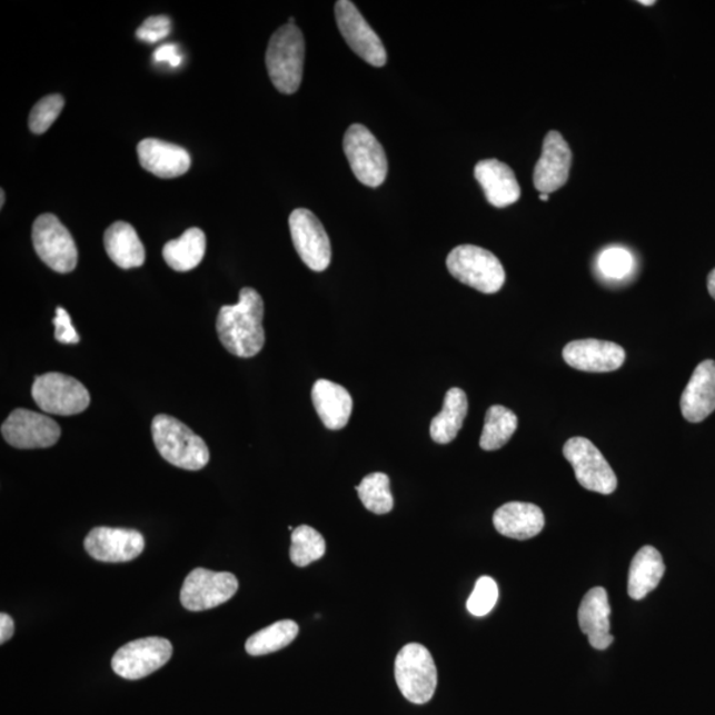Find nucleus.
I'll use <instances>...</instances> for the list:
<instances>
[{"mask_svg":"<svg viewBox=\"0 0 715 715\" xmlns=\"http://www.w3.org/2000/svg\"><path fill=\"white\" fill-rule=\"evenodd\" d=\"M54 338L62 345H78L80 336L73 328L71 316L64 308H57V316L53 318Z\"/></svg>","mask_w":715,"mask_h":715,"instance_id":"obj_36","label":"nucleus"},{"mask_svg":"<svg viewBox=\"0 0 715 715\" xmlns=\"http://www.w3.org/2000/svg\"><path fill=\"white\" fill-rule=\"evenodd\" d=\"M103 246L117 267L131 269L145 264L146 252L140 236L127 221H116L107 229Z\"/></svg>","mask_w":715,"mask_h":715,"instance_id":"obj_24","label":"nucleus"},{"mask_svg":"<svg viewBox=\"0 0 715 715\" xmlns=\"http://www.w3.org/2000/svg\"><path fill=\"white\" fill-rule=\"evenodd\" d=\"M707 289H709V294L715 300V269H713L709 277H707Z\"/></svg>","mask_w":715,"mask_h":715,"instance_id":"obj_39","label":"nucleus"},{"mask_svg":"<svg viewBox=\"0 0 715 715\" xmlns=\"http://www.w3.org/2000/svg\"><path fill=\"white\" fill-rule=\"evenodd\" d=\"M539 199L543 201H547L548 199H550V197H548V193H540Z\"/></svg>","mask_w":715,"mask_h":715,"instance_id":"obj_42","label":"nucleus"},{"mask_svg":"<svg viewBox=\"0 0 715 715\" xmlns=\"http://www.w3.org/2000/svg\"><path fill=\"white\" fill-rule=\"evenodd\" d=\"M609 616L610 606L606 589L602 587L589 589L580 603L578 619L583 634L587 635L589 644L595 649H607L614 643Z\"/></svg>","mask_w":715,"mask_h":715,"instance_id":"obj_20","label":"nucleus"},{"mask_svg":"<svg viewBox=\"0 0 715 715\" xmlns=\"http://www.w3.org/2000/svg\"><path fill=\"white\" fill-rule=\"evenodd\" d=\"M449 274L456 280L481 294H497L504 287L506 275L502 261L488 249L458 246L447 258Z\"/></svg>","mask_w":715,"mask_h":715,"instance_id":"obj_4","label":"nucleus"},{"mask_svg":"<svg viewBox=\"0 0 715 715\" xmlns=\"http://www.w3.org/2000/svg\"><path fill=\"white\" fill-rule=\"evenodd\" d=\"M326 553V543L314 527L302 525L291 533L290 559L298 567H307L321 559Z\"/></svg>","mask_w":715,"mask_h":715,"instance_id":"obj_31","label":"nucleus"},{"mask_svg":"<svg viewBox=\"0 0 715 715\" xmlns=\"http://www.w3.org/2000/svg\"><path fill=\"white\" fill-rule=\"evenodd\" d=\"M267 69L279 92L294 95L301 86L305 62L304 34L296 24L280 27L270 38Z\"/></svg>","mask_w":715,"mask_h":715,"instance_id":"obj_3","label":"nucleus"},{"mask_svg":"<svg viewBox=\"0 0 715 715\" xmlns=\"http://www.w3.org/2000/svg\"><path fill=\"white\" fill-rule=\"evenodd\" d=\"M16 630V623L12 617L7 614L0 615V643L9 642Z\"/></svg>","mask_w":715,"mask_h":715,"instance_id":"obj_38","label":"nucleus"},{"mask_svg":"<svg viewBox=\"0 0 715 715\" xmlns=\"http://www.w3.org/2000/svg\"><path fill=\"white\" fill-rule=\"evenodd\" d=\"M90 557L107 564L133 560L145 550V538L140 532L120 527H95L85 540Z\"/></svg>","mask_w":715,"mask_h":715,"instance_id":"obj_15","label":"nucleus"},{"mask_svg":"<svg viewBox=\"0 0 715 715\" xmlns=\"http://www.w3.org/2000/svg\"><path fill=\"white\" fill-rule=\"evenodd\" d=\"M298 635V626L291 620H281L249 637L246 651L251 656H264L288 647Z\"/></svg>","mask_w":715,"mask_h":715,"instance_id":"obj_29","label":"nucleus"},{"mask_svg":"<svg viewBox=\"0 0 715 715\" xmlns=\"http://www.w3.org/2000/svg\"><path fill=\"white\" fill-rule=\"evenodd\" d=\"M311 400L322 425L330 430L347 426L352 413V398L349 391L335 381L319 379L311 390Z\"/></svg>","mask_w":715,"mask_h":715,"instance_id":"obj_23","label":"nucleus"},{"mask_svg":"<svg viewBox=\"0 0 715 715\" xmlns=\"http://www.w3.org/2000/svg\"><path fill=\"white\" fill-rule=\"evenodd\" d=\"M475 177L491 206L504 208L518 201L520 187L508 165L498 159H485L476 165Z\"/></svg>","mask_w":715,"mask_h":715,"instance_id":"obj_21","label":"nucleus"},{"mask_svg":"<svg viewBox=\"0 0 715 715\" xmlns=\"http://www.w3.org/2000/svg\"><path fill=\"white\" fill-rule=\"evenodd\" d=\"M207 239L200 228L192 227L178 239L170 240L163 247V259L177 272H189L196 269L206 255Z\"/></svg>","mask_w":715,"mask_h":715,"instance_id":"obj_27","label":"nucleus"},{"mask_svg":"<svg viewBox=\"0 0 715 715\" xmlns=\"http://www.w3.org/2000/svg\"><path fill=\"white\" fill-rule=\"evenodd\" d=\"M564 359L575 370L610 373L619 370L626 363V351L614 342L579 339L565 346Z\"/></svg>","mask_w":715,"mask_h":715,"instance_id":"obj_16","label":"nucleus"},{"mask_svg":"<svg viewBox=\"0 0 715 715\" xmlns=\"http://www.w3.org/2000/svg\"><path fill=\"white\" fill-rule=\"evenodd\" d=\"M573 155L570 146L558 131L547 133L543 157L534 170V186L540 193L557 191L567 182L570 176Z\"/></svg>","mask_w":715,"mask_h":715,"instance_id":"obj_17","label":"nucleus"},{"mask_svg":"<svg viewBox=\"0 0 715 715\" xmlns=\"http://www.w3.org/2000/svg\"><path fill=\"white\" fill-rule=\"evenodd\" d=\"M684 418L691 423L704 421L715 411V363L706 359L694 370L682 401Z\"/></svg>","mask_w":715,"mask_h":715,"instance_id":"obj_19","label":"nucleus"},{"mask_svg":"<svg viewBox=\"0 0 715 715\" xmlns=\"http://www.w3.org/2000/svg\"><path fill=\"white\" fill-rule=\"evenodd\" d=\"M335 11L338 29L351 50L370 66L384 67L387 62L385 44L366 22L357 6L350 0H338Z\"/></svg>","mask_w":715,"mask_h":715,"instance_id":"obj_14","label":"nucleus"},{"mask_svg":"<svg viewBox=\"0 0 715 715\" xmlns=\"http://www.w3.org/2000/svg\"><path fill=\"white\" fill-rule=\"evenodd\" d=\"M357 491L365 508L375 515H387L394 508L390 478L380 471L366 476L358 485Z\"/></svg>","mask_w":715,"mask_h":715,"instance_id":"obj_30","label":"nucleus"},{"mask_svg":"<svg viewBox=\"0 0 715 715\" xmlns=\"http://www.w3.org/2000/svg\"><path fill=\"white\" fill-rule=\"evenodd\" d=\"M344 150L360 183L375 189L385 182L388 162L384 146L364 125L354 123L346 130Z\"/></svg>","mask_w":715,"mask_h":715,"instance_id":"obj_7","label":"nucleus"},{"mask_svg":"<svg viewBox=\"0 0 715 715\" xmlns=\"http://www.w3.org/2000/svg\"><path fill=\"white\" fill-rule=\"evenodd\" d=\"M518 427L517 415L504 406H491L485 416V425L480 439L484 450L503 448L515 435Z\"/></svg>","mask_w":715,"mask_h":715,"instance_id":"obj_28","label":"nucleus"},{"mask_svg":"<svg viewBox=\"0 0 715 715\" xmlns=\"http://www.w3.org/2000/svg\"><path fill=\"white\" fill-rule=\"evenodd\" d=\"M638 3L644 4V6H654L656 2H655V0H649V2H645V0H642V2H638Z\"/></svg>","mask_w":715,"mask_h":715,"instance_id":"obj_41","label":"nucleus"},{"mask_svg":"<svg viewBox=\"0 0 715 715\" xmlns=\"http://www.w3.org/2000/svg\"><path fill=\"white\" fill-rule=\"evenodd\" d=\"M598 268L604 279L622 281L634 274L635 258L626 248L609 247L600 252Z\"/></svg>","mask_w":715,"mask_h":715,"instance_id":"obj_32","label":"nucleus"},{"mask_svg":"<svg viewBox=\"0 0 715 715\" xmlns=\"http://www.w3.org/2000/svg\"><path fill=\"white\" fill-rule=\"evenodd\" d=\"M395 679L409 703L427 704L437 686V669L430 652L421 644H407L395 659Z\"/></svg>","mask_w":715,"mask_h":715,"instance_id":"obj_5","label":"nucleus"},{"mask_svg":"<svg viewBox=\"0 0 715 715\" xmlns=\"http://www.w3.org/2000/svg\"><path fill=\"white\" fill-rule=\"evenodd\" d=\"M468 414V398L461 388H450L444 398L439 415L430 421L429 434L437 444H449L456 439Z\"/></svg>","mask_w":715,"mask_h":715,"instance_id":"obj_26","label":"nucleus"},{"mask_svg":"<svg viewBox=\"0 0 715 715\" xmlns=\"http://www.w3.org/2000/svg\"><path fill=\"white\" fill-rule=\"evenodd\" d=\"M2 436L13 448H50L59 441L61 428L50 416L18 408L3 423Z\"/></svg>","mask_w":715,"mask_h":715,"instance_id":"obj_13","label":"nucleus"},{"mask_svg":"<svg viewBox=\"0 0 715 715\" xmlns=\"http://www.w3.org/2000/svg\"><path fill=\"white\" fill-rule=\"evenodd\" d=\"M665 565L655 547L645 546L632 560L628 576V595L634 600H642L662 582Z\"/></svg>","mask_w":715,"mask_h":715,"instance_id":"obj_25","label":"nucleus"},{"mask_svg":"<svg viewBox=\"0 0 715 715\" xmlns=\"http://www.w3.org/2000/svg\"><path fill=\"white\" fill-rule=\"evenodd\" d=\"M497 600V583L490 576H483L476 582L474 593H471L467 602V608L471 615L485 616L495 608Z\"/></svg>","mask_w":715,"mask_h":715,"instance_id":"obj_34","label":"nucleus"},{"mask_svg":"<svg viewBox=\"0 0 715 715\" xmlns=\"http://www.w3.org/2000/svg\"><path fill=\"white\" fill-rule=\"evenodd\" d=\"M171 32V20L169 17L159 16L146 19L140 29L137 30V38L145 43H158L169 37Z\"/></svg>","mask_w":715,"mask_h":715,"instance_id":"obj_35","label":"nucleus"},{"mask_svg":"<svg viewBox=\"0 0 715 715\" xmlns=\"http://www.w3.org/2000/svg\"><path fill=\"white\" fill-rule=\"evenodd\" d=\"M137 152L142 168L159 178H178L191 168V157L187 150L156 138L138 143Z\"/></svg>","mask_w":715,"mask_h":715,"instance_id":"obj_18","label":"nucleus"},{"mask_svg":"<svg viewBox=\"0 0 715 715\" xmlns=\"http://www.w3.org/2000/svg\"><path fill=\"white\" fill-rule=\"evenodd\" d=\"M34 252L54 272L71 274L78 267V247L68 228L53 213L40 215L32 227Z\"/></svg>","mask_w":715,"mask_h":715,"instance_id":"obj_6","label":"nucleus"},{"mask_svg":"<svg viewBox=\"0 0 715 715\" xmlns=\"http://www.w3.org/2000/svg\"><path fill=\"white\" fill-rule=\"evenodd\" d=\"M564 456L574 468L576 480L583 488L600 495H613L617 478L613 468L586 437H573L564 447Z\"/></svg>","mask_w":715,"mask_h":715,"instance_id":"obj_9","label":"nucleus"},{"mask_svg":"<svg viewBox=\"0 0 715 715\" xmlns=\"http://www.w3.org/2000/svg\"><path fill=\"white\" fill-rule=\"evenodd\" d=\"M66 106L64 97L51 95L37 102L31 110L29 125L33 135H43L58 120Z\"/></svg>","mask_w":715,"mask_h":715,"instance_id":"obj_33","label":"nucleus"},{"mask_svg":"<svg viewBox=\"0 0 715 715\" xmlns=\"http://www.w3.org/2000/svg\"><path fill=\"white\" fill-rule=\"evenodd\" d=\"M151 434L159 455L173 467L200 470L210 461L205 440L172 416L157 415L151 423Z\"/></svg>","mask_w":715,"mask_h":715,"instance_id":"obj_2","label":"nucleus"},{"mask_svg":"<svg viewBox=\"0 0 715 715\" xmlns=\"http://www.w3.org/2000/svg\"><path fill=\"white\" fill-rule=\"evenodd\" d=\"M4 200H6V192L4 190H0V208L4 207Z\"/></svg>","mask_w":715,"mask_h":715,"instance_id":"obj_40","label":"nucleus"},{"mask_svg":"<svg viewBox=\"0 0 715 715\" xmlns=\"http://www.w3.org/2000/svg\"><path fill=\"white\" fill-rule=\"evenodd\" d=\"M289 229L296 251L308 268L322 272L330 266V239L314 212L297 208L290 213Z\"/></svg>","mask_w":715,"mask_h":715,"instance_id":"obj_12","label":"nucleus"},{"mask_svg":"<svg viewBox=\"0 0 715 715\" xmlns=\"http://www.w3.org/2000/svg\"><path fill=\"white\" fill-rule=\"evenodd\" d=\"M239 582L231 573H217L196 568L185 579L180 603L192 613L211 609L225 604L238 593Z\"/></svg>","mask_w":715,"mask_h":715,"instance_id":"obj_11","label":"nucleus"},{"mask_svg":"<svg viewBox=\"0 0 715 715\" xmlns=\"http://www.w3.org/2000/svg\"><path fill=\"white\" fill-rule=\"evenodd\" d=\"M152 59H155L156 62H168L172 68H178L182 64V54H180L179 48L176 44L159 47L155 54H152Z\"/></svg>","mask_w":715,"mask_h":715,"instance_id":"obj_37","label":"nucleus"},{"mask_svg":"<svg viewBox=\"0 0 715 715\" xmlns=\"http://www.w3.org/2000/svg\"><path fill=\"white\" fill-rule=\"evenodd\" d=\"M493 524L503 536L525 540L538 536L545 527L544 512L537 505L508 503L497 509Z\"/></svg>","mask_w":715,"mask_h":715,"instance_id":"obj_22","label":"nucleus"},{"mask_svg":"<svg viewBox=\"0 0 715 715\" xmlns=\"http://www.w3.org/2000/svg\"><path fill=\"white\" fill-rule=\"evenodd\" d=\"M172 656L168 638L145 637L125 644L112 658L116 675L125 679H141L161 669Z\"/></svg>","mask_w":715,"mask_h":715,"instance_id":"obj_10","label":"nucleus"},{"mask_svg":"<svg viewBox=\"0 0 715 715\" xmlns=\"http://www.w3.org/2000/svg\"><path fill=\"white\" fill-rule=\"evenodd\" d=\"M264 301L258 290L242 288L239 302L221 308L217 319V331L221 345L232 356L254 358L266 344L262 328Z\"/></svg>","mask_w":715,"mask_h":715,"instance_id":"obj_1","label":"nucleus"},{"mask_svg":"<svg viewBox=\"0 0 715 715\" xmlns=\"http://www.w3.org/2000/svg\"><path fill=\"white\" fill-rule=\"evenodd\" d=\"M32 398L46 414L71 416L85 413L90 395L78 379L61 373H47L34 379Z\"/></svg>","mask_w":715,"mask_h":715,"instance_id":"obj_8","label":"nucleus"}]
</instances>
